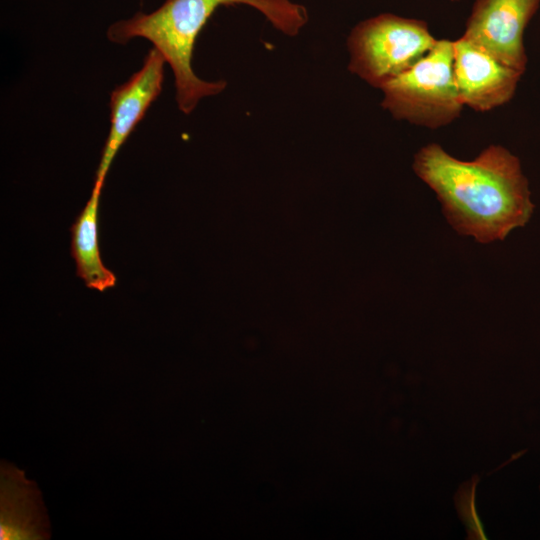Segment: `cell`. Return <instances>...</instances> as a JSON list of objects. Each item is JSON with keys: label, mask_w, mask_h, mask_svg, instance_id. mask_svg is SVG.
I'll return each instance as SVG.
<instances>
[{"label": "cell", "mask_w": 540, "mask_h": 540, "mask_svg": "<svg viewBox=\"0 0 540 540\" xmlns=\"http://www.w3.org/2000/svg\"><path fill=\"white\" fill-rule=\"evenodd\" d=\"M413 169L436 193L449 224L480 243L504 240L533 214L520 160L503 146L490 145L464 161L430 143L415 154Z\"/></svg>", "instance_id": "6da1fadb"}, {"label": "cell", "mask_w": 540, "mask_h": 540, "mask_svg": "<svg viewBox=\"0 0 540 540\" xmlns=\"http://www.w3.org/2000/svg\"><path fill=\"white\" fill-rule=\"evenodd\" d=\"M247 5L260 12L281 33L293 37L309 20L308 11L292 0H165L157 9L136 12L112 23L106 32L109 41L124 45L135 38L149 41L173 72L176 102L190 114L201 99L221 93L222 80L199 78L192 68L196 40L208 20L221 6Z\"/></svg>", "instance_id": "7a4b0ae2"}, {"label": "cell", "mask_w": 540, "mask_h": 540, "mask_svg": "<svg viewBox=\"0 0 540 540\" xmlns=\"http://www.w3.org/2000/svg\"><path fill=\"white\" fill-rule=\"evenodd\" d=\"M453 41L437 40L412 67L384 83L381 105L395 119L437 129L456 120L464 107L453 70Z\"/></svg>", "instance_id": "3957f363"}, {"label": "cell", "mask_w": 540, "mask_h": 540, "mask_svg": "<svg viewBox=\"0 0 540 540\" xmlns=\"http://www.w3.org/2000/svg\"><path fill=\"white\" fill-rule=\"evenodd\" d=\"M436 41L424 20L381 13L351 30L348 70L380 88L418 62Z\"/></svg>", "instance_id": "277c9868"}, {"label": "cell", "mask_w": 540, "mask_h": 540, "mask_svg": "<svg viewBox=\"0 0 540 540\" xmlns=\"http://www.w3.org/2000/svg\"><path fill=\"white\" fill-rule=\"evenodd\" d=\"M540 0H475L463 37L501 63L524 73V31Z\"/></svg>", "instance_id": "5b68a950"}, {"label": "cell", "mask_w": 540, "mask_h": 540, "mask_svg": "<svg viewBox=\"0 0 540 540\" xmlns=\"http://www.w3.org/2000/svg\"><path fill=\"white\" fill-rule=\"evenodd\" d=\"M164 57L154 48L141 68L110 95V129L103 148L95 183L104 184L112 161L162 91Z\"/></svg>", "instance_id": "8992f818"}, {"label": "cell", "mask_w": 540, "mask_h": 540, "mask_svg": "<svg viewBox=\"0 0 540 540\" xmlns=\"http://www.w3.org/2000/svg\"><path fill=\"white\" fill-rule=\"evenodd\" d=\"M453 70L464 106L486 112L509 102L523 75L463 36L453 41Z\"/></svg>", "instance_id": "52a82bcc"}, {"label": "cell", "mask_w": 540, "mask_h": 540, "mask_svg": "<svg viewBox=\"0 0 540 540\" xmlns=\"http://www.w3.org/2000/svg\"><path fill=\"white\" fill-rule=\"evenodd\" d=\"M45 513L40 496L35 487H31L21 471L1 473V528L0 538L39 539L46 535Z\"/></svg>", "instance_id": "ba28073f"}, {"label": "cell", "mask_w": 540, "mask_h": 540, "mask_svg": "<svg viewBox=\"0 0 540 540\" xmlns=\"http://www.w3.org/2000/svg\"><path fill=\"white\" fill-rule=\"evenodd\" d=\"M103 185L95 183L90 199L71 227V253L76 273L88 288L100 292L116 284L115 275L101 260L97 238V210Z\"/></svg>", "instance_id": "9c48e42d"}]
</instances>
